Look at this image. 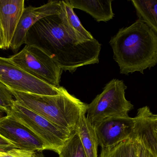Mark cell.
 <instances>
[{
    "label": "cell",
    "instance_id": "6da1fadb",
    "mask_svg": "<svg viewBox=\"0 0 157 157\" xmlns=\"http://www.w3.org/2000/svg\"><path fill=\"white\" fill-rule=\"evenodd\" d=\"M25 44L40 49L63 71L71 73L80 67L98 64L101 47L94 38L78 43L69 34L58 15L47 16L33 25Z\"/></svg>",
    "mask_w": 157,
    "mask_h": 157
},
{
    "label": "cell",
    "instance_id": "7a4b0ae2",
    "mask_svg": "<svg viewBox=\"0 0 157 157\" xmlns=\"http://www.w3.org/2000/svg\"><path fill=\"white\" fill-rule=\"evenodd\" d=\"M109 44L121 74H143L157 64V34L139 20L119 29Z\"/></svg>",
    "mask_w": 157,
    "mask_h": 157
},
{
    "label": "cell",
    "instance_id": "3957f363",
    "mask_svg": "<svg viewBox=\"0 0 157 157\" xmlns=\"http://www.w3.org/2000/svg\"><path fill=\"white\" fill-rule=\"evenodd\" d=\"M11 91L18 103L69 132L76 130L81 115L86 112L87 104L64 87L59 94L55 95Z\"/></svg>",
    "mask_w": 157,
    "mask_h": 157
},
{
    "label": "cell",
    "instance_id": "277c9868",
    "mask_svg": "<svg viewBox=\"0 0 157 157\" xmlns=\"http://www.w3.org/2000/svg\"><path fill=\"white\" fill-rule=\"evenodd\" d=\"M127 88L123 81L113 79L87 104L86 117L93 126L110 117L128 116L134 105L126 99Z\"/></svg>",
    "mask_w": 157,
    "mask_h": 157
},
{
    "label": "cell",
    "instance_id": "5b68a950",
    "mask_svg": "<svg viewBox=\"0 0 157 157\" xmlns=\"http://www.w3.org/2000/svg\"><path fill=\"white\" fill-rule=\"evenodd\" d=\"M7 115L11 116L34 134L44 144L45 150L59 154L73 132L63 129L14 101Z\"/></svg>",
    "mask_w": 157,
    "mask_h": 157
},
{
    "label": "cell",
    "instance_id": "8992f818",
    "mask_svg": "<svg viewBox=\"0 0 157 157\" xmlns=\"http://www.w3.org/2000/svg\"><path fill=\"white\" fill-rule=\"evenodd\" d=\"M9 59L35 78L54 87H60L63 70L38 48L26 45L21 51Z\"/></svg>",
    "mask_w": 157,
    "mask_h": 157
},
{
    "label": "cell",
    "instance_id": "52a82bcc",
    "mask_svg": "<svg viewBox=\"0 0 157 157\" xmlns=\"http://www.w3.org/2000/svg\"><path fill=\"white\" fill-rule=\"evenodd\" d=\"M0 82L12 90L40 95H57L63 88L54 87L35 78L9 58L2 57H0Z\"/></svg>",
    "mask_w": 157,
    "mask_h": 157
},
{
    "label": "cell",
    "instance_id": "ba28073f",
    "mask_svg": "<svg viewBox=\"0 0 157 157\" xmlns=\"http://www.w3.org/2000/svg\"><path fill=\"white\" fill-rule=\"evenodd\" d=\"M93 126L99 146L109 147L131 138L134 117L129 116L110 117Z\"/></svg>",
    "mask_w": 157,
    "mask_h": 157
},
{
    "label": "cell",
    "instance_id": "9c48e42d",
    "mask_svg": "<svg viewBox=\"0 0 157 157\" xmlns=\"http://www.w3.org/2000/svg\"><path fill=\"white\" fill-rule=\"evenodd\" d=\"M0 136L17 149L37 151L45 150L43 142L34 134L8 115L0 117Z\"/></svg>",
    "mask_w": 157,
    "mask_h": 157
},
{
    "label": "cell",
    "instance_id": "30bf717a",
    "mask_svg": "<svg viewBox=\"0 0 157 157\" xmlns=\"http://www.w3.org/2000/svg\"><path fill=\"white\" fill-rule=\"evenodd\" d=\"M59 6L60 1H49L40 7L29 6L25 8L11 43L10 48L12 51L17 53L25 44L27 33L38 21L47 16L58 15Z\"/></svg>",
    "mask_w": 157,
    "mask_h": 157
},
{
    "label": "cell",
    "instance_id": "8fae6325",
    "mask_svg": "<svg viewBox=\"0 0 157 157\" xmlns=\"http://www.w3.org/2000/svg\"><path fill=\"white\" fill-rule=\"evenodd\" d=\"M131 138L157 157V115L147 106L138 109Z\"/></svg>",
    "mask_w": 157,
    "mask_h": 157
},
{
    "label": "cell",
    "instance_id": "7c38bea8",
    "mask_svg": "<svg viewBox=\"0 0 157 157\" xmlns=\"http://www.w3.org/2000/svg\"><path fill=\"white\" fill-rule=\"evenodd\" d=\"M25 8L24 0H0V23L4 36V49L10 48Z\"/></svg>",
    "mask_w": 157,
    "mask_h": 157
},
{
    "label": "cell",
    "instance_id": "4fadbf2b",
    "mask_svg": "<svg viewBox=\"0 0 157 157\" xmlns=\"http://www.w3.org/2000/svg\"><path fill=\"white\" fill-rule=\"evenodd\" d=\"M69 0L60 1L59 17L69 34L78 43L93 40L94 37L81 23Z\"/></svg>",
    "mask_w": 157,
    "mask_h": 157
},
{
    "label": "cell",
    "instance_id": "5bb4252c",
    "mask_svg": "<svg viewBox=\"0 0 157 157\" xmlns=\"http://www.w3.org/2000/svg\"><path fill=\"white\" fill-rule=\"evenodd\" d=\"M69 1L73 9L85 12L99 22L108 21L114 16L112 9V0H69Z\"/></svg>",
    "mask_w": 157,
    "mask_h": 157
},
{
    "label": "cell",
    "instance_id": "9a60e30c",
    "mask_svg": "<svg viewBox=\"0 0 157 157\" xmlns=\"http://www.w3.org/2000/svg\"><path fill=\"white\" fill-rule=\"evenodd\" d=\"M75 131H77L86 157H98V140L93 125L83 112L79 119Z\"/></svg>",
    "mask_w": 157,
    "mask_h": 157
},
{
    "label": "cell",
    "instance_id": "2e32d148",
    "mask_svg": "<svg viewBox=\"0 0 157 157\" xmlns=\"http://www.w3.org/2000/svg\"><path fill=\"white\" fill-rule=\"evenodd\" d=\"M140 21L157 34V1L156 0H132Z\"/></svg>",
    "mask_w": 157,
    "mask_h": 157
},
{
    "label": "cell",
    "instance_id": "e0dca14e",
    "mask_svg": "<svg viewBox=\"0 0 157 157\" xmlns=\"http://www.w3.org/2000/svg\"><path fill=\"white\" fill-rule=\"evenodd\" d=\"M59 155V157H86L77 131H74L66 141Z\"/></svg>",
    "mask_w": 157,
    "mask_h": 157
},
{
    "label": "cell",
    "instance_id": "ac0fdd59",
    "mask_svg": "<svg viewBox=\"0 0 157 157\" xmlns=\"http://www.w3.org/2000/svg\"><path fill=\"white\" fill-rule=\"evenodd\" d=\"M128 139L113 147L101 148L100 157H126Z\"/></svg>",
    "mask_w": 157,
    "mask_h": 157
},
{
    "label": "cell",
    "instance_id": "d6986e66",
    "mask_svg": "<svg viewBox=\"0 0 157 157\" xmlns=\"http://www.w3.org/2000/svg\"><path fill=\"white\" fill-rule=\"evenodd\" d=\"M14 101L11 90L0 82V110L7 114L10 110Z\"/></svg>",
    "mask_w": 157,
    "mask_h": 157
},
{
    "label": "cell",
    "instance_id": "ffe728a7",
    "mask_svg": "<svg viewBox=\"0 0 157 157\" xmlns=\"http://www.w3.org/2000/svg\"><path fill=\"white\" fill-rule=\"evenodd\" d=\"M38 151L13 148L5 152H0V157H42Z\"/></svg>",
    "mask_w": 157,
    "mask_h": 157
},
{
    "label": "cell",
    "instance_id": "44dd1931",
    "mask_svg": "<svg viewBox=\"0 0 157 157\" xmlns=\"http://www.w3.org/2000/svg\"><path fill=\"white\" fill-rule=\"evenodd\" d=\"M13 148H16V147L0 136V152H5Z\"/></svg>",
    "mask_w": 157,
    "mask_h": 157
},
{
    "label": "cell",
    "instance_id": "7402d4cb",
    "mask_svg": "<svg viewBox=\"0 0 157 157\" xmlns=\"http://www.w3.org/2000/svg\"><path fill=\"white\" fill-rule=\"evenodd\" d=\"M136 145L137 157H156L153 156L149 151L143 147L141 144L138 143L137 141H136Z\"/></svg>",
    "mask_w": 157,
    "mask_h": 157
},
{
    "label": "cell",
    "instance_id": "603a6c76",
    "mask_svg": "<svg viewBox=\"0 0 157 157\" xmlns=\"http://www.w3.org/2000/svg\"><path fill=\"white\" fill-rule=\"evenodd\" d=\"M0 49H4V39L3 31L0 23Z\"/></svg>",
    "mask_w": 157,
    "mask_h": 157
},
{
    "label": "cell",
    "instance_id": "cb8c5ba5",
    "mask_svg": "<svg viewBox=\"0 0 157 157\" xmlns=\"http://www.w3.org/2000/svg\"><path fill=\"white\" fill-rule=\"evenodd\" d=\"M1 112L0 111V117H1Z\"/></svg>",
    "mask_w": 157,
    "mask_h": 157
}]
</instances>
